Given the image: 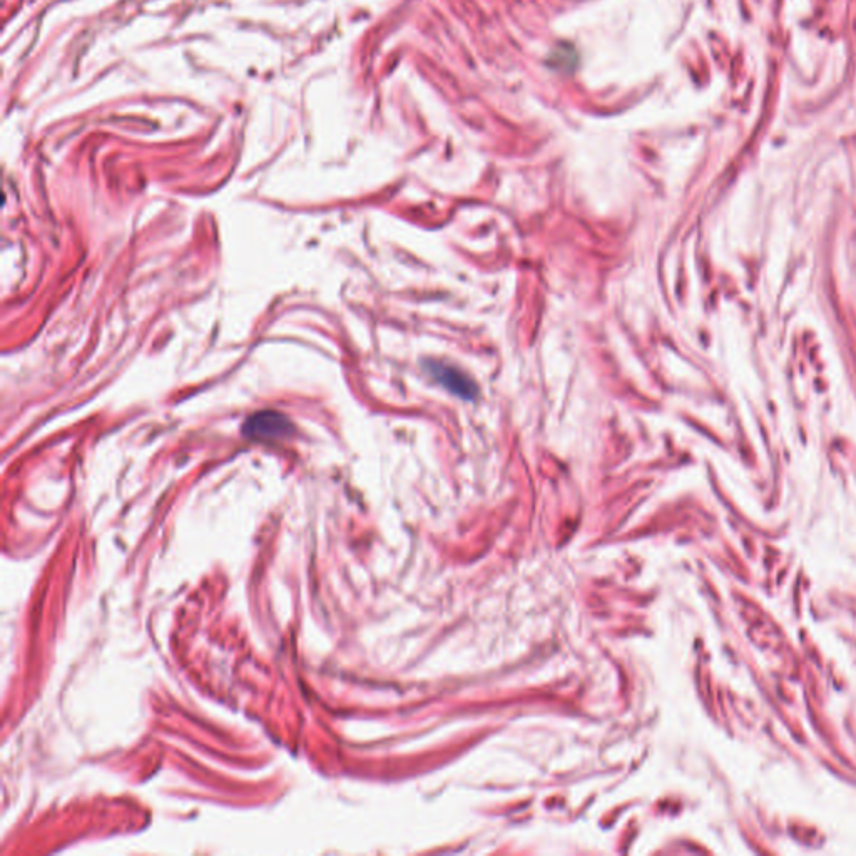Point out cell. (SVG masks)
Here are the masks:
<instances>
[{
	"instance_id": "cell-1",
	"label": "cell",
	"mask_w": 856,
	"mask_h": 856,
	"mask_svg": "<svg viewBox=\"0 0 856 856\" xmlns=\"http://www.w3.org/2000/svg\"><path fill=\"white\" fill-rule=\"evenodd\" d=\"M425 372L434 378L435 382L447 388L449 392L464 400H474L477 397V385L474 380L462 372L460 368L450 363L439 362V360H425L423 362Z\"/></svg>"
},
{
	"instance_id": "cell-2",
	"label": "cell",
	"mask_w": 856,
	"mask_h": 856,
	"mask_svg": "<svg viewBox=\"0 0 856 856\" xmlns=\"http://www.w3.org/2000/svg\"><path fill=\"white\" fill-rule=\"evenodd\" d=\"M290 428V423L281 413L261 412L256 413L248 420L245 434L255 440L280 439Z\"/></svg>"
}]
</instances>
